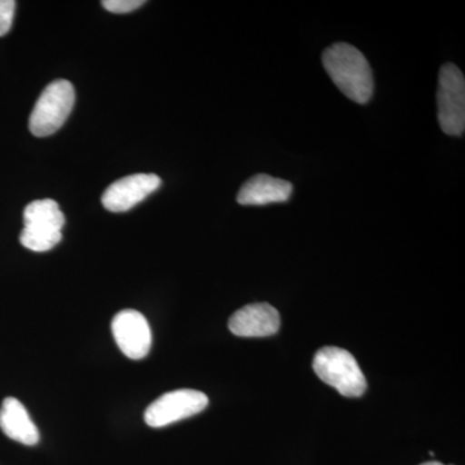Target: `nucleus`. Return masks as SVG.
Segmentation results:
<instances>
[{
  "instance_id": "nucleus-11",
  "label": "nucleus",
  "mask_w": 465,
  "mask_h": 465,
  "mask_svg": "<svg viewBox=\"0 0 465 465\" xmlns=\"http://www.w3.org/2000/svg\"><path fill=\"white\" fill-rule=\"evenodd\" d=\"M0 430L8 439L26 446L36 445L41 439L38 428L34 424L25 406L14 397L3 401L0 409Z\"/></svg>"
},
{
  "instance_id": "nucleus-8",
  "label": "nucleus",
  "mask_w": 465,
  "mask_h": 465,
  "mask_svg": "<svg viewBox=\"0 0 465 465\" xmlns=\"http://www.w3.org/2000/svg\"><path fill=\"white\" fill-rule=\"evenodd\" d=\"M161 183V177L155 173L131 174L113 183L101 201L110 213H125L157 191Z\"/></svg>"
},
{
  "instance_id": "nucleus-5",
  "label": "nucleus",
  "mask_w": 465,
  "mask_h": 465,
  "mask_svg": "<svg viewBox=\"0 0 465 465\" xmlns=\"http://www.w3.org/2000/svg\"><path fill=\"white\" fill-rule=\"evenodd\" d=\"M439 124L449 136H463L465 130V79L454 64L440 67L439 92Z\"/></svg>"
},
{
  "instance_id": "nucleus-13",
  "label": "nucleus",
  "mask_w": 465,
  "mask_h": 465,
  "mask_svg": "<svg viewBox=\"0 0 465 465\" xmlns=\"http://www.w3.org/2000/svg\"><path fill=\"white\" fill-rule=\"evenodd\" d=\"M15 9L16 2L14 0H0V36L5 35L11 30Z\"/></svg>"
},
{
  "instance_id": "nucleus-6",
  "label": "nucleus",
  "mask_w": 465,
  "mask_h": 465,
  "mask_svg": "<svg viewBox=\"0 0 465 465\" xmlns=\"http://www.w3.org/2000/svg\"><path fill=\"white\" fill-rule=\"evenodd\" d=\"M208 406V397L200 391L177 390L159 397L146 409L145 423L163 428L200 414Z\"/></svg>"
},
{
  "instance_id": "nucleus-2",
  "label": "nucleus",
  "mask_w": 465,
  "mask_h": 465,
  "mask_svg": "<svg viewBox=\"0 0 465 465\" xmlns=\"http://www.w3.org/2000/svg\"><path fill=\"white\" fill-rule=\"evenodd\" d=\"M313 370L321 381L331 385L341 396L356 399L367 390V381L356 358L345 349L323 347L313 360Z\"/></svg>"
},
{
  "instance_id": "nucleus-1",
  "label": "nucleus",
  "mask_w": 465,
  "mask_h": 465,
  "mask_svg": "<svg viewBox=\"0 0 465 465\" xmlns=\"http://www.w3.org/2000/svg\"><path fill=\"white\" fill-rule=\"evenodd\" d=\"M322 63L333 84L357 104H367L374 94V74L360 50L347 43H336L322 54Z\"/></svg>"
},
{
  "instance_id": "nucleus-14",
  "label": "nucleus",
  "mask_w": 465,
  "mask_h": 465,
  "mask_svg": "<svg viewBox=\"0 0 465 465\" xmlns=\"http://www.w3.org/2000/svg\"><path fill=\"white\" fill-rule=\"evenodd\" d=\"M420 465H445V464L440 463V461H427V463H423Z\"/></svg>"
},
{
  "instance_id": "nucleus-9",
  "label": "nucleus",
  "mask_w": 465,
  "mask_h": 465,
  "mask_svg": "<svg viewBox=\"0 0 465 465\" xmlns=\"http://www.w3.org/2000/svg\"><path fill=\"white\" fill-rule=\"evenodd\" d=\"M281 317L268 302L249 304L235 312L229 320V330L241 338H265L278 332Z\"/></svg>"
},
{
  "instance_id": "nucleus-4",
  "label": "nucleus",
  "mask_w": 465,
  "mask_h": 465,
  "mask_svg": "<svg viewBox=\"0 0 465 465\" xmlns=\"http://www.w3.org/2000/svg\"><path fill=\"white\" fill-rule=\"evenodd\" d=\"M75 91L65 79L52 82L45 88L30 115V133L47 137L57 133L74 108Z\"/></svg>"
},
{
  "instance_id": "nucleus-3",
  "label": "nucleus",
  "mask_w": 465,
  "mask_h": 465,
  "mask_svg": "<svg viewBox=\"0 0 465 465\" xmlns=\"http://www.w3.org/2000/svg\"><path fill=\"white\" fill-rule=\"evenodd\" d=\"M65 216L54 200L34 201L24 211L20 242L34 252H47L63 240Z\"/></svg>"
},
{
  "instance_id": "nucleus-12",
  "label": "nucleus",
  "mask_w": 465,
  "mask_h": 465,
  "mask_svg": "<svg viewBox=\"0 0 465 465\" xmlns=\"http://www.w3.org/2000/svg\"><path fill=\"white\" fill-rule=\"evenodd\" d=\"M145 5L143 0H104L103 5L106 11L112 12V14H130L134 9L142 7Z\"/></svg>"
},
{
  "instance_id": "nucleus-10",
  "label": "nucleus",
  "mask_w": 465,
  "mask_h": 465,
  "mask_svg": "<svg viewBox=\"0 0 465 465\" xmlns=\"http://www.w3.org/2000/svg\"><path fill=\"white\" fill-rule=\"evenodd\" d=\"M292 183L269 174L260 173L251 177L238 192L237 202L242 206H264L283 203L292 194Z\"/></svg>"
},
{
  "instance_id": "nucleus-7",
  "label": "nucleus",
  "mask_w": 465,
  "mask_h": 465,
  "mask_svg": "<svg viewBox=\"0 0 465 465\" xmlns=\"http://www.w3.org/2000/svg\"><path fill=\"white\" fill-rule=\"evenodd\" d=\"M113 336L122 353L131 360H143L152 347V330L140 312L125 309L112 322Z\"/></svg>"
}]
</instances>
